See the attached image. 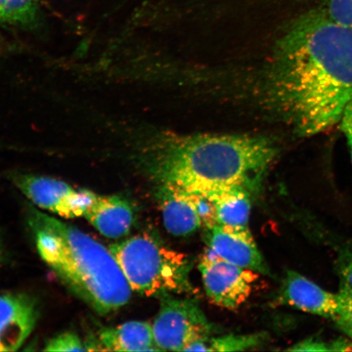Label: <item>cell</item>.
Returning a JSON list of instances; mask_svg holds the SVG:
<instances>
[{"instance_id": "obj_1", "label": "cell", "mask_w": 352, "mask_h": 352, "mask_svg": "<svg viewBox=\"0 0 352 352\" xmlns=\"http://www.w3.org/2000/svg\"><path fill=\"white\" fill-rule=\"evenodd\" d=\"M272 88L298 135L338 124L352 100V28L318 8L294 20L277 45Z\"/></svg>"}, {"instance_id": "obj_2", "label": "cell", "mask_w": 352, "mask_h": 352, "mask_svg": "<svg viewBox=\"0 0 352 352\" xmlns=\"http://www.w3.org/2000/svg\"><path fill=\"white\" fill-rule=\"evenodd\" d=\"M276 156L267 139L249 135H164L148 145L144 169L158 186L209 195L254 192Z\"/></svg>"}, {"instance_id": "obj_3", "label": "cell", "mask_w": 352, "mask_h": 352, "mask_svg": "<svg viewBox=\"0 0 352 352\" xmlns=\"http://www.w3.org/2000/svg\"><path fill=\"white\" fill-rule=\"evenodd\" d=\"M28 220L39 256L87 305L105 316L130 301L133 290L109 248L34 208H29Z\"/></svg>"}, {"instance_id": "obj_4", "label": "cell", "mask_w": 352, "mask_h": 352, "mask_svg": "<svg viewBox=\"0 0 352 352\" xmlns=\"http://www.w3.org/2000/svg\"><path fill=\"white\" fill-rule=\"evenodd\" d=\"M110 252L133 292L147 297L190 294L192 261L156 236L140 233L109 245Z\"/></svg>"}, {"instance_id": "obj_5", "label": "cell", "mask_w": 352, "mask_h": 352, "mask_svg": "<svg viewBox=\"0 0 352 352\" xmlns=\"http://www.w3.org/2000/svg\"><path fill=\"white\" fill-rule=\"evenodd\" d=\"M152 324L154 341L161 351H186L197 342L210 337L213 327L196 299L166 294Z\"/></svg>"}, {"instance_id": "obj_6", "label": "cell", "mask_w": 352, "mask_h": 352, "mask_svg": "<svg viewBox=\"0 0 352 352\" xmlns=\"http://www.w3.org/2000/svg\"><path fill=\"white\" fill-rule=\"evenodd\" d=\"M199 270L210 301L230 310L248 300L258 274L224 261L210 248L201 258Z\"/></svg>"}, {"instance_id": "obj_7", "label": "cell", "mask_w": 352, "mask_h": 352, "mask_svg": "<svg viewBox=\"0 0 352 352\" xmlns=\"http://www.w3.org/2000/svg\"><path fill=\"white\" fill-rule=\"evenodd\" d=\"M14 182L36 208L66 219L85 217L96 196L86 189H77L61 180L44 176L21 175Z\"/></svg>"}, {"instance_id": "obj_8", "label": "cell", "mask_w": 352, "mask_h": 352, "mask_svg": "<svg viewBox=\"0 0 352 352\" xmlns=\"http://www.w3.org/2000/svg\"><path fill=\"white\" fill-rule=\"evenodd\" d=\"M38 314L36 301L28 294H0V352L19 350L33 332Z\"/></svg>"}, {"instance_id": "obj_9", "label": "cell", "mask_w": 352, "mask_h": 352, "mask_svg": "<svg viewBox=\"0 0 352 352\" xmlns=\"http://www.w3.org/2000/svg\"><path fill=\"white\" fill-rule=\"evenodd\" d=\"M280 305L336 320L340 309L338 293H332L298 272L288 270L281 284Z\"/></svg>"}, {"instance_id": "obj_10", "label": "cell", "mask_w": 352, "mask_h": 352, "mask_svg": "<svg viewBox=\"0 0 352 352\" xmlns=\"http://www.w3.org/2000/svg\"><path fill=\"white\" fill-rule=\"evenodd\" d=\"M208 230L206 241L209 248L220 258L258 274L270 275L250 228L240 230L217 223Z\"/></svg>"}, {"instance_id": "obj_11", "label": "cell", "mask_w": 352, "mask_h": 352, "mask_svg": "<svg viewBox=\"0 0 352 352\" xmlns=\"http://www.w3.org/2000/svg\"><path fill=\"white\" fill-rule=\"evenodd\" d=\"M83 217L107 239H120L129 234L135 212L131 202L124 197L96 195Z\"/></svg>"}, {"instance_id": "obj_12", "label": "cell", "mask_w": 352, "mask_h": 352, "mask_svg": "<svg viewBox=\"0 0 352 352\" xmlns=\"http://www.w3.org/2000/svg\"><path fill=\"white\" fill-rule=\"evenodd\" d=\"M85 343L87 351H161L154 341L152 325L144 321L104 328Z\"/></svg>"}, {"instance_id": "obj_13", "label": "cell", "mask_w": 352, "mask_h": 352, "mask_svg": "<svg viewBox=\"0 0 352 352\" xmlns=\"http://www.w3.org/2000/svg\"><path fill=\"white\" fill-rule=\"evenodd\" d=\"M157 196L164 226L170 234L177 236L190 235L202 226L188 192L160 186Z\"/></svg>"}, {"instance_id": "obj_14", "label": "cell", "mask_w": 352, "mask_h": 352, "mask_svg": "<svg viewBox=\"0 0 352 352\" xmlns=\"http://www.w3.org/2000/svg\"><path fill=\"white\" fill-rule=\"evenodd\" d=\"M252 192L243 188H232L211 193L208 197L217 209V221L221 226L249 230L252 210Z\"/></svg>"}, {"instance_id": "obj_15", "label": "cell", "mask_w": 352, "mask_h": 352, "mask_svg": "<svg viewBox=\"0 0 352 352\" xmlns=\"http://www.w3.org/2000/svg\"><path fill=\"white\" fill-rule=\"evenodd\" d=\"M338 270L340 309L334 321L352 340V243L343 249L338 256Z\"/></svg>"}, {"instance_id": "obj_16", "label": "cell", "mask_w": 352, "mask_h": 352, "mask_svg": "<svg viewBox=\"0 0 352 352\" xmlns=\"http://www.w3.org/2000/svg\"><path fill=\"white\" fill-rule=\"evenodd\" d=\"M267 340V334L264 333L210 337L193 343L186 351H242L261 346Z\"/></svg>"}, {"instance_id": "obj_17", "label": "cell", "mask_w": 352, "mask_h": 352, "mask_svg": "<svg viewBox=\"0 0 352 352\" xmlns=\"http://www.w3.org/2000/svg\"><path fill=\"white\" fill-rule=\"evenodd\" d=\"M316 8L329 19L352 28V0H320Z\"/></svg>"}, {"instance_id": "obj_18", "label": "cell", "mask_w": 352, "mask_h": 352, "mask_svg": "<svg viewBox=\"0 0 352 352\" xmlns=\"http://www.w3.org/2000/svg\"><path fill=\"white\" fill-rule=\"evenodd\" d=\"M43 351H87L85 342L78 334L65 332L57 334L46 343Z\"/></svg>"}, {"instance_id": "obj_19", "label": "cell", "mask_w": 352, "mask_h": 352, "mask_svg": "<svg viewBox=\"0 0 352 352\" xmlns=\"http://www.w3.org/2000/svg\"><path fill=\"white\" fill-rule=\"evenodd\" d=\"M188 193L193 204H195L198 215H199L201 220L202 226H206V228L217 226L218 223L217 209H215L213 201L208 197L199 195V193Z\"/></svg>"}, {"instance_id": "obj_20", "label": "cell", "mask_w": 352, "mask_h": 352, "mask_svg": "<svg viewBox=\"0 0 352 352\" xmlns=\"http://www.w3.org/2000/svg\"><path fill=\"white\" fill-rule=\"evenodd\" d=\"M342 131L346 139L351 153L352 162V100L346 107L340 121Z\"/></svg>"}, {"instance_id": "obj_21", "label": "cell", "mask_w": 352, "mask_h": 352, "mask_svg": "<svg viewBox=\"0 0 352 352\" xmlns=\"http://www.w3.org/2000/svg\"><path fill=\"white\" fill-rule=\"evenodd\" d=\"M327 344L322 342H320L318 340H305L301 342H299L298 345H296L292 347V349H289V351H329V349L327 347Z\"/></svg>"}, {"instance_id": "obj_22", "label": "cell", "mask_w": 352, "mask_h": 352, "mask_svg": "<svg viewBox=\"0 0 352 352\" xmlns=\"http://www.w3.org/2000/svg\"><path fill=\"white\" fill-rule=\"evenodd\" d=\"M4 257H6V249H4L3 242L0 236V264L4 261Z\"/></svg>"}]
</instances>
